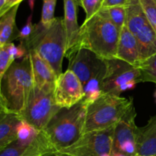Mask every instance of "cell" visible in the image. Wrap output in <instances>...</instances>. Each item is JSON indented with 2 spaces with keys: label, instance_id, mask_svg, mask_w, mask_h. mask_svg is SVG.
I'll return each mask as SVG.
<instances>
[{
  "label": "cell",
  "instance_id": "cell-1",
  "mask_svg": "<svg viewBox=\"0 0 156 156\" xmlns=\"http://www.w3.org/2000/svg\"><path fill=\"white\" fill-rule=\"evenodd\" d=\"M22 44L27 50H34L47 62L57 77L62 73V59L66 50L63 18H55L47 26L40 22L35 24L30 38Z\"/></svg>",
  "mask_w": 156,
  "mask_h": 156
},
{
  "label": "cell",
  "instance_id": "cell-2",
  "mask_svg": "<svg viewBox=\"0 0 156 156\" xmlns=\"http://www.w3.org/2000/svg\"><path fill=\"white\" fill-rule=\"evenodd\" d=\"M87 108L88 105L82 101L72 108H61L41 131L53 149V156L83 136Z\"/></svg>",
  "mask_w": 156,
  "mask_h": 156
},
{
  "label": "cell",
  "instance_id": "cell-3",
  "mask_svg": "<svg viewBox=\"0 0 156 156\" xmlns=\"http://www.w3.org/2000/svg\"><path fill=\"white\" fill-rule=\"evenodd\" d=\"M120 32L100 10L90 19L85 20L80 27L77 49L91 50L102 59H114L117 55Z\"/></svg>",
  "mask_w": 156,
  "mask_h": 156
},
{
  "label": "cell",
  "instance_id": "cell-4",
  "mask_svg": "<svg viewBox=\"0 0 156 156\" xmlns=\"http://www.w3.org/2000/svg\"><path fill=\"white\" fill-rule=\"evenodd\" d=\"M34 86L29 53L15 60L0 82V90L7 111L20 114L27 105Z\"/></svg>",
  "mask_w": 156,
  "mask_h": 156
},
{
  "label": "cell",
  "instance_id": "cell-5",
  "mask_svg": "<svg viewBox=\"0 0 156 156\" xmlns=\"http://www.w3.org/2000/svg\"><path fill=\"white\" fill-rule=\"evenodd\" d=\"M133 106V98L103 93L87 108L84 134L114 127Z\"/></svg>",
  "mask_w": 156,
  "mask_h": 156
},
{
  "label": "cell",
  "instance_id": "cell-6",
  "mask_svg": "<svg viewBox=\"0 0 156 156\" xmlns=\"http://www.w3.org/2000/svg\"><path fill=\"white\" fill-rule=\"evenodd\" d=\"M126 9L125 25L136 40L143 61L156 53V34L145 15L140 0H129Z\"/></svg>",
  "mask_w": 156,
  "mask_h": 156
},
{
  "label": "cell",
  "instance_id": "cell-7",
  "mask_svg": "<svg viewBox=\"0 0 156 156\" xmlns=\"http://www.w3.org/2000/svg\"><path fill=\"white\" fill-rule=\"evenodd\" d=\"M104 60L106 73L101 85L102 93L120 96L123 92L134 89L137 84L143 82L138 67L117 58Z\"/></svg>",
  "mask_w": 156,
  "mask_h": 156
},
{
  "label": "cell",
  "instance_id": "cell-8",
  "mask_svg": "<svg viewBox=\"0 0 156 156\" xmlns=\"http://www.w3.org/2000/svg\"><path fill=\"white\" fill-rule=\"evenodd\" d=\"M61 108L56 105L53 90L34 86L24 111L19 114L22 120L42 131Z\"/></svg>",
  "mask_w": 156,
  "mask_h": 156
},
{
  "label": "cell",
  "instance_id": "cell-9",
  "mask_svg": "<svg viewBox=\"0 0 156 156\" xmlns=\"http://www.w3.org/2000/svg\"><path fill=\"white\" fill-rule=\"evenodd\" d=\"M114 127L83 134L71 146L59 150L54 156H100L111 154Z\"/></svg>",
  "mask_w": 156,
  "mask_h": 156
},
{
  "label": "cell",
  "instance_id": "cell-10",
  "mask_svg": "<svg viewBox=\"0 0 156 156\" xmlns=\"http://www.w3.org/2000/svg\"><path fill=\"white\" fill-rule=\"evenodd\" d=\"M85 97L84 87L76 74L67 69L56 79L53 98L60 108H69L82 101Z\"/></svg>",
  "mask_w": 156,
  "mask_h": 156
},
{
  "label": "cell",
  "instance_id": "cell-11",
  "mask_svg": "<svg viewBox=\"0 0 156 156\" xmlns=\"http://www.w3.org/2000/svg\"><path fill=\"white\" fill-rule=\"evenodd\" d=\"M68 59V69L77 76L83 87L93 76L106 69L105 60L87 49L78 48Z\"/></svg>",
  "mask_w": 156,
  "mask_h": 156
},
{
  "label": "cell",
  "instance_id": "cell-12",
  "mask_svg": "<svg viewBox=\"0 0 156 156\" xmlns=\"http://www.w3.org/2000/svg\"><path fill=\"white\" fill-rule=\"evenodd\" d=\"M63 23L66 37V50L65 57L70 55L77 49L79 39V30L77 21V7L82 6V0H63Z\"/></svg>",
  "mask_w": 156,
  "mask_h": 156
},
{
  "label": "cell",
  "instance_id": "cell-13",
  "mask_svg": "<svg viewBox=\"0 0 156 156\" xmlns=\"http://www.w3.org/2000/svg\"><path fill=\"white\" fill-rule=\"evenodd\" d=\"M136 117V112L133 106L116 124L113 136L112 152H118L120 146L126 142L133 141L136 143L139 127L135 123Z\"/></svg>",
  "mask_w": 156,
  "mask_h": 156
},
{
  "label": "cell",
  "instance_id": "cell-14",
  "mask_svg": "<svg viewBox=\"0 0 156 156\" xmlns=\"http://www.w3.org/2000/svg\"><path fill=\"white\" fill-rule=\"evenodd\" d=\"M28 53L35 86L43 89L53 90L57 76L53 69L34 50H29Z\"/></svg>",
  "mask_w": 156,
  "mask_h": 156
},
{
  "label": "cell",
  "instance_id": "cell-15",
  "mask_svg": "<svg viewBox=\"0 0 156 156\" xmlns=\"http://www.w3.org/2000/svg\"><path fill=\"white\" fill-rule=\"evenodd\" d=\"M116 58L136 67L141 62L136 40L126 25L120 30Z\"/></svg>",
  "mask_w": 156,
  "mask_h": 156
},
{
  "label": "cell",
  "instance_id": "cell-16",
  "mask_svg": "<svg viewBox=\"0 0 156 156\" xmlns=\"http://www.w3.org/2000/svg\"><path fill=\"white\" fill-rule=\"evenodd\" d=\"M156 155V115L149 120L146 125L139 127L136 140V155Z\"/></svg>",
  "mask_w": 156,
  "mask_h": 156
},
{
  "label": "cell",
  "instance_id": "cell-17",
  "mask_svg": "<svg viewBox=\"0 0 156 156\" xmlns=\"http://www.w3.org/2000/svg\"><path fill=\"white\" fill-rule=\"evenodd\" d=\"M21 120L18 114L0 113V151L17 140L18 126Z\"/></svg>",
  "mask_w": 156,
  "mask_h": 156
},
{
  "label": "cell",
  "instance_id": "cell-18",
  "mask_svg": "<svg viewBox=\"0 0 156 156\" xmlns=\"http://www.w3.org/2000/svg\"><path fill=\"white\" fill-rule=\"evenodd\" d=\"M19 5H15L0 17V42L3 46L12 43L15 38L18 37L16 32V20Z\"/></svg>",
  "mask_w": 156,
  "mask_h": 156
},
{
  "label": "cell",
  "instance_id": "cell-19",
  "mask_svg": "<svg viewBox=\"0 0 156 156\" xmlns=\"http://www.w3.org/2000/svg\"><path fill=\"white\" fill-rule=\"evenodd\" d=\"M105 73H106V69L93 76L84 86L85 97L82 101L88 106L95 101L103 94L101 90V85Z\"/></svg>",
  "mask_w": 156,
  "mask_h": 156
},
{
  "label": "cell",
  "instance_id": "cell-20",
  "mask_svg": "<svg viewBox=\"0 0 156 156\" xmlns=\"http://www.w3.org/2000/svg\"><path fill=\"white\" fill-rule=\"evenodd\" d=\"M53 149L41 131L37 138L22 156H53Z\"/></svg>",
  "mask_w": 156,
  "mask_h": 156
},
{
  "label": "cell",
  "instance_id": "cell-21",
  "mask_svg": "<svg viewBox=\"0 0 156 156\" xmlns=\"http://www.w3.org/2000/svg\"><path fill=\"white\" fill-rule=\"evenodd\" d=\"M41 131L37 130L27 122L21 120L18 126L17 140L22 144L30 146L37 138Z\"/></svg>",
  "mask_w": 156,
  "mask_h": 156
},
{
  "label": "cell",
  "instance_id": "cell-22",
  "mask_svg": "<svg viewBox=\"0 0 156 156\" xmlns=\"http://www.w3.org/2000/svg\"><path fill=\"white\" fill-rule=\"evenodd\" d=\"M101 10L120 30L125 25L126 18V6H114L101 9Z\"/></svg>",
  "mask_w": 156,
  "mask_h": 156
},
{
  "label": "cell",
  "instance_id": "cell-23",
  "mask_svg": "<svg viewBox=\"0 0 156 156\" xmlns=\"http://www.w3.org/2000/svg\"><path fill=\"white\" fill-rule=\"evenodd\" d=\"M138 68L141 71L143 82H151L156 84V53L141 61Z\"/></svg>",
  "mask_w": 156,
  "mask_h": 156
},
{
  "label": "cell",
  "instance_id": "cell-24",
  "mask_svg": "<svg viewBox=\"0 0 156 156\" xmlns=\"http://www.w3.org/2000/svg\"><path fill=\"white\" fill-rule=\"evenodd\" d=\"M42 13L40 23L43 25H48L54 20L55 9H56V1L57 0H43Z\"/></svg>",
  "mask_w": 156,
  "mask_h": 156
},
{
  "label": "cell",
  "instance_id": "cell-25",
  "mask_svg": "<svg viewBox=\"0 0 156 156\" xmlns=\"http://www.w3.org/2000/svg\"><path fill=\"white\" fill-rule=\"evenodd\" d=\"M144 13L156 34V0H140Z\"/></svg>",
  "mask_w": 156,
  "mask_h": 156
},
{
  "label": "cell",
  "instance_id": "cell-26",
  "mask_svg": "<svg viewBox=\"0 0 156 156\" xmlns=\"http://www.w3.org/2000/svg\"><path fill=\"white\" fill-rule=\"evenodd\" d=\"M30 146H25L16 140L0 151V156H22Z\"/></svg>",
  "mask_w": 156,
  "mask_h": 156
},
{
  "label": "cell",
  "instance_id": "cell-27",
  "mask_svg": "<svg viewBox=\"0 0 156 156\" xmlns=\"http://www.w3.org/2000/svg\"><path fill=\"white\" fill-rule=\"evenodd\" d=\"M105 0H82V7L85 12V20H88L101 9Z\"/></svg>",
  "mask_w": 156,
  "mask_h": 156
},
{
  "label": "cell",
  "instance_id": "cell-28",
  "mask_svg": "<svg viewBox=\"0 0 156 156\" xmlns=\"http://www.w3.org/2000/svg\"><path fill=\"white\" fill-rule=\"evenodd\" d=\"M14 62L15 60L11 56L7 47L4 45V47L0 51V82H1L5 73Z\"/></svg>",
  "mask_w": 156,
  "mask_h": 156
},
{
  "label": "cell",
  "instance_id": "cell-29",
  "mask_svg": "<svg viewBox=\"0 0 156 156\" xmlns=\"http://www.w3.org/2000/svg\"><path fill=\"white\" fill-rule=\"evenodd\" d=\"M5 46L15 61L22 59L28 55V50L22 43H20L19 45L18 46L15 45L13 43H9L5 44Z\"/></svg>",
  "mask_w": 156,
  "mask_h": 156
},
{
  "label": "cell",
  "instance_id": "cell-30",
  "mask_svg": "<svg viewBox=\"0 0 156 156\" xmlns=\"http://www.w3.org/2000/svg\"><path fill=\"white\" fill-rule=\"evenodd\" d=\"M34 29V25L32 24V13L28 17L25 25L18 32V38H19L21 43H24L30 38Z\"/></svg>",
  "mask_w": 156,
  "mask_h": 156
},
{
  "label": "cell",
  "instance_id": "cell-31",
  "mask_svg": "<svg viewBox=\"0 0 156 156\" xmlns=\"http://www.w3.org/2000/svg\"><path fill=\"white\" fill-rule=\"evenodd\" d=\"M23 0H6L5 4L4 7L2 8V10L4 11V12H7V11H9V9H12L15 5H20V3Z\"/></svg>",
  "mask_w": 156,
  "mask_h": 156
},
{
  "label": "cell",
  "instance_id": "cell-32",
  "mask_svg": "<svg viewBox=\"0 0 156 156\" xmlns=\"http://www.w3.org/2000/svg\"><path fill=\"white\" fill-rule=\"evenodd\" d=\"M5 111H7V110H6L4 100H3L2 96L1 94V90H0V113L5 112ZM8 112H9V111H8Z\"/></svg>",
  "mask_w": 156,
  "mask_h": 156
},
{
  "label": "cell",
  "instance_id": "cell-33",
  "mask_svg": "<svg viewBox=\"0 0 156 156\" xmlns=\"http://www.w3.org/2000/svg\"><path fill=\"white\" fill-rule=\"evenodd\" d=\"M111 155H112V156H127L124 155V154L121 153V152H112Z\"/></svg>",
  "mask_w": 156,
  "mask_h": 156
},
{
  "label": "cell",
  "instance_id": "cell-34",
  "mask_svg": "<svg viewBox=\"0 0 156 156\" xmlns=\"http://www.w3.org/2000/svg\"><path fill=\"white\" fill-rule=\"evenodd\" d=\"M6 2V0H0V11L2 9V8L4 7L5 4Z\"/></svg>",
  "mask_w": 156,
  "mask_h": 156
},
{
  "label": "cell",
  "instance_id": "cell-35",
  "mask_svg": "<svg viewBox=\"0 0 156 156\" xmlns=\"http://www.w3.org/2000/svg\"><path fill=\"white\" fill-rule=\"evenodd\" d=\"M100 156H112V155L110 153H105V154H103V155H101Z\"/></svg>",
  "mask_w": 156,
  "mask_h": 156
},
{
  "label": "cell",
  "instance_id": "cell-36",
  "mask_svg": "<svg viewBox=\"0 0 156 156\" xmlns=\"http://www.w3.org/2000/svg\"><path fill=\"white\" fill-rule=\"evenodd\" d=\"M4 13H5V12H4V11H2V10L0 11V17H1Z\"/></svg>",
  "mask_w": 156,
  "mask_h": 156
},
{
  "label": "cell",
  "instance_id": "cell-37",
  "mask_svg": "<svg viewBox=\"0 0 156 156\" xmlns=\"http://www.w3.org/2000/svg\"><path fill=\"white\" fill-rule=\"evenodd\" d=\"M4 47V46H3L2 44H1V42H0V51H1L2 49V47Z\"/></svg>",
  "mask_w": 156,
  "mask_h": 156
},
{
  "label": "cell",
  "instance_id": "cell-38",
  "mask_svg": "<svg viewBox=\"0 0 156 156\" xmlns=\"http://www.w3.org/2000/svg\"><path fill=\"white\" fill-rule=\"evenodd\" d=\"M156 85V84H155ZM155 98H156V91H155Z\"/></svg>",
  "mask_w": 156,
  "mask_h": 156
},
{
  "label": "cell",
  "instance_id": "cell-39",
  "mask_svg": "<svg viewBox=\"0 0 156 156\" xmlns=\"http://www.w3.org/2000/svg\"><path fill=\"white\" fill-rule=\"evenodd\" d=\"M155 156H156V155H155Z\"/></svg>",
  "mask_w": 156,
  "mask_h": 156
}]
</instances>
